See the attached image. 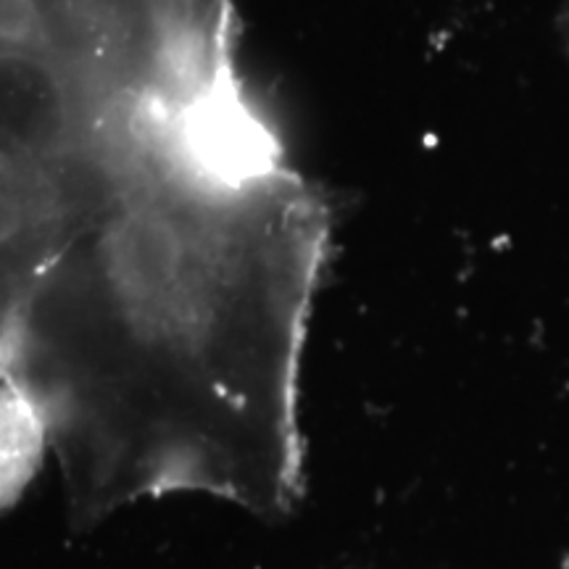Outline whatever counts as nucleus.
Returning a JSON list of instances; mask_svg holds the SVG:
<instances>
[{
  "label": "nucleus",
  "instance_id": "obj_1",
  "mask_svg": "<svg viewBox=\"0 0 569 569\" xmlns=\"http://www.w3.org/2000/svg\"><path fill=\"white\" fill-rule=\"evenodd\" d=\"M327 243L330 209L280 148L172 140L40 274L0 386L56 453L74 528L172 493L293 511Z\"/></svg>",
  "mask_w": 569,
  "mask_h": 569
},
{
  "label": "nucleus",
  "instance_id": "obj_2",
  "mask_svg": "<svg viewBox=\"0 0 569 569\" xmlns=\"http://www.w3.org/2000/svg\"><path fill=\"white\" fill-rule=\"evenodd\" d=\"M163 142L63 63L0 53V343L40 274Z\"/></svg>",
  "mask_w": 569,
  "mask_h": 569
},
{
  "label": "nucleus",
  "instance_id": "obj_3",
  "mask_svg": "<svg viewBox=\"0 0 569 569\" xmlns=\"http://www.w3.org/2000/svg\"><path fill=\"white\" fill-rule=\"evenodd\" d=\"M0 53L42 56V59H53L77 71L63 53L51 17L42 9L40 0H0Z\"/></svg>",
  "mask_w": 569,
  "mask_h": 569
}]
</instances>
